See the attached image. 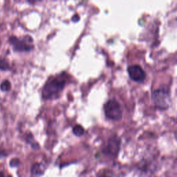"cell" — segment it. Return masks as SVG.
<instances>
[{
  "label": "cell",
  "mask_w": 177,
  "mask_h": 177,
  "mask_svg": "<svg viewBox=\"0 0 177 177\" xmlns=\"http://www.w3.org/2000/svg\"><path fill=\"white\" fill-rule=\"evenodd\" d=\"M152 99L156 107L161 110L168 109L171 104V95L166 88L156 89L152 92Z\"/></svg>",
  "instance_id": "2"
},
{
  "label": "cell",
  "mask_w": 177,
  "mask_h": 177,
  "mask_svg": "<svg viewBox=\"0 0 177 177\" xmlns=\"http://www.w3.org/2000/svg\"><path fill=\"white\" fill-rule=\"evenodd\" d=\"M71 20L73 22H77L78 21L80 20V16L78 15H75L72 17L71 18Z\"/></svg>",
  "instance_id": "12"
},
{
  "label": "cell",
  "mask_w": 177,
  "mask_h": 177,
  "mask_svg": "<svg viewBox=\"0 0 177 177\" xmlns=\"http://www.w3.org/2000/svg\"><path fill=\"white\" fill-rule=\"evenodd\" d=\"M19 163H20V161H19L18 159H13L10 162V166L12 167V168H15V167L18 166Z\"/></svg>",
  "instance_id": "11"
},
{
  "label": "cell",
  "mask_w": 177,
  "mask_h": 177,
  "mask_svg": "<svg viewBox=\"0 0 177 177\" xmlns=\"http://www.w3.org/2000/svg\"><path fill=\"white\" fill-rule=\"evenodd\" d=\"M44 168L42 164L39 163H35L34 165L32 166L31 168V174L33 176H39L42 175V174L44 173Z\"/></svg>",
  "instance_id": "7"
},
{
  "label": "cell",
  "mask_w": 177,
  "mask_h": 177,
  "mask_svg": "<svg viewBox=\"0 0 177 177\" xmlns=\"http://www.w3.org/2000/svg\"><path fill=\"white\" fill-rule=\"evenodd\" d=\"M121 141L116 136H113L109 139L104 152L105 154L110 156H116L119 152Z\"/></svg>",
  "instance_id": "6"
},
{
  "label": "cell",
  "mask_w": 177,
  "mask_h": 177,
  "mask_svg": "<svg viewBox=\"0 0 177 177\" xmlns=\"http://www.w3.org/2000/svg\"><path fill=\"white\" fill-rule=\"evenodd\" d=\"M8 177H12V176H8Z\"/></svg>",
  "instance_id": "16"
},
{
  "label": "cell",
  "mask_w": 177,
  "mask_h": 177,
  "mask_svg": "<svg viewBox=\"0 0 177 177\" xmlns=\"http://www.w3.org/2000/svg\"><path fill=\"white\" fill-rule=\"evenodd\" d=\"M0 89H1L2 91H4V92L10 91V90H11V82H10L8 81H7V80H6V81H3L2 82L1 85H0Z\"/></svg>",
  "instance_id": "9"
},
{
  "label": "cell",
  "mask_w": 177,
  "mask_h": 177,
  "mask_svg": "<svg viewBox=\"0 0 177 177\" xmlns=\"http://www.w3.org/2000/svg\"><path fill=\"white\" fill-rule=\"evenodd\" d=\"M67 79L68 76L66 73H62L53 78H50L42 88V98L44 100L58 98L64 90Z\"/></svg>",
  "instance_id": "1"
},
{
  "label": "cell",
  "mask_w": 177,
  "mask_h": 177,
  "mask_svg": "<svg viewBox=\"0 0 177 177\" xmlns=\"http://www.w3.org/2000/svg\"><path fill=\"white\" fill-rule=\"evenodd\" d=\"M10 69L9 63L6 59H1L0 60V70L1 71H8Z\"/></svg>",
  "instance_id": "10"
},
{
  "label": "cell",
  "mask_w": 177,
  "mask_h": 177,
  "mask_svg": "<svg viewBox=\"0 0 177 177\" xmlns=\"http://www.w3.org/2000/svg\"><path fill=\"white\" fill-rule=\"evenodd\" d=\"M5 154H4V152H0V157H2V156H4Z\"/></svg>",
  "instance_id": "13"
},
{
  "label": "cell",
  "mask_w": 177,
  "mask_h": 177,
  "mask_svg": "<svg viewBox=\"0 0 177 177\" xmlns=\"http://www.w3.org/2000/svg\"><path fill=\"white\" fill-rule=\"evenodd\" d=\"M128 74L132 81L141 83L146 79V73L141 66L134 65L129 66L128 69Z\"/></svg>",
  "instance_id": "5"
},
{
  "label": "cell",
  "mask_w": 177,
  "mask_h": 177,
  "mask_svg": "<svg viewBox=\"0 0 177 177\" xmlns=\"http://www.w3.org/2000/svg\"><path fill=\"white\" fill-rule=\"evenodd\" d=\"M33 42V38L29 35L25 36L23 39H19L14 35L9 38V42L13 46L14 51L18 52L31 51L34 48V46L32 44Z\"/></svg>",
  "instance_id": "4"
},
{
  "label": "cell",
  "mask_w": 177,
  "mask_h": 177,
  "mask_svg": "<svg viewBox=\"0 0 177 177\" xmlns=\"http://www.w3.org/2000/svg\"><path fill=\"white\" fill-rule=\"evenodd\" d=\"M0 177H4V173L0 172Z\"/></svg>",
  "instance_id": "14"
},
{
  "label": "cell",
  "mask_w": 177,
  "mask_h": 177,
  "mask_svg": "<svg viewBox=\"0 0 177 177\" xmlns=\"http://www.w3.org/2000/svg\"><path fill=\"white\" fill-rule=\"evenodd\" d=\"M98 177H109V176H107L105 175V174H103V175H101V176H99Z\"/></svg>",
  "instance_id": "15"
},
{
  "label": "cell",
  "mask_w": 177,
  "mask_h": 177,
  "mask_svg": "<svg viewBox=\"0 0 177 177\" xmlns=\"http://www.w3.org/2000/svg\"><path fill=\"white\" fill-rule=\"evenodd\" d=\"M73 134L76 136H82L85 133V129L81 125H75L73 128Z\"/></svg>",
  "instance_id": "8"
},
{
  "label": "cell",
  "mask_w": 177,
  "mask_h": 177,
  "mask_svg": "<svg viewBox=\"0 0 177 177\" xmlns=\"http://www.w3.org/2000/svg\"><path fill=\"white\" fill-rule=\"evenodd\" d=\"M104 112L106 118L113 121H119L122 118V106L117 100L111 99L104 105Z\"/></svg>",
  "instance_id": "3"
}]
</instances>
